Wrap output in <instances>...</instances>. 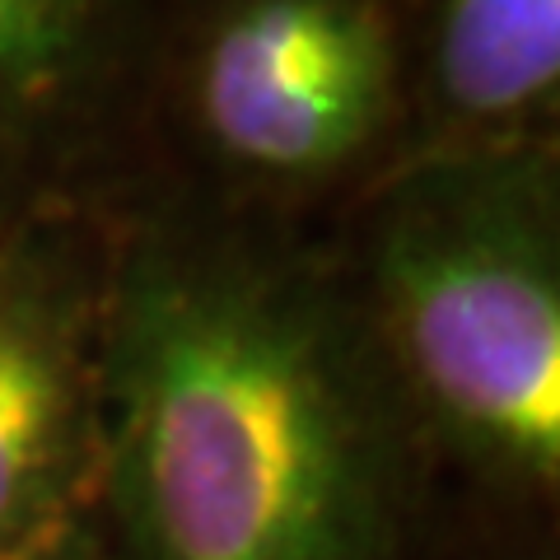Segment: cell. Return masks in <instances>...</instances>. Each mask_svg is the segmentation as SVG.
<instances>
[{"label":"cell","mask_w":560,"mask_h":560,"mask_svg":"<svg viewBox=\"0 0 560 560\" xmlns=\"http://www.w3.org/2000/svg\"><path fill=\"white\" fill-rule=\"evenodd\" d=\"M434 486L331 234L197 183L113 201V560H407Z\"/></svg>","instance_id":"obj_1"},{"label":"cell","mask_w":560,"mask_h":560,"mask_svg":"<svg viewBox=\"0 0 560 560\" xmlns=\"http://www.w3.org/2000/svg\"><path fill=\"white\" fill-rule=\"evenodd\" d=\"M331 243L434 500L541 533L560 495V150L383 164Z\"/></svg>","instance_id":"obj_2"},{"label":"cell","mask_w":560,"mask_h":560,"mask_svg":"<svg viewBox=\"0 0 560 560\" xmlns=\"http://www.w3.org/2000/svg\"><path fill=\"white\" fill-rule=\"evenodd\" d=\"M178 103L206 191L300 215L397 136L401 47L393 0H215L178 66Z\"/></svg>","instance_id":"obj_3"},{"label":"cell","mask_w":560,"mask_h":560,"mask_svg":"<svg viewBox=\"0 0 560 560\" xmlns=\"http://www.w3.org/2000/svg\"><path fill=\"white\" fill-rule=\"evenodd\" d=\"M108 271L113 201L0 230V560L94 510Z\"/></svg>","instance_id":"obj_4"},{"label":"cell","mask_w":560,"mask_h":560,"mask_svg":"<svg viewBox=\"0 0 560 560\" xmlns=\"http://www.w3.org/2000/svg\"><path fill=\"white\" fill-rule=\"evenodd\" d=\"M154 84V0H0V230L136 187Z\"/></svg>","instance_id":"obj_5"},{"label":"cell","mask_w":560,"mask_h":560,"mask_svg":"<svg viewBox=\"0 0 560 560\" xmlns=\"http://www.w3.org/2000/svg\"><path fill=\"white\" fill-rule=\"evenodd\" d=\"M397 47L401 103L383 164L556 145L560 0H416L397 14Z\"/></svg>","instance_id":"obj_6"},{"label":"cell","mask_w":560,"mask_h":560,"mask_svg":"<svg viewBox=\"0 0 560 560\" xmlns=\"http://www.w3.org/2000/svg\"><path fill=\"white\" fill-rule=\"evenodd\" d=\"M5 560H113V556H108V547H103V537H98L94 523L80 518V523H70V528L33 541V547L14 551Z\"/></svg>","instance_id":"obj_7"},{"label":"cell","mask_w":560,"mask_h":560,"mask_svg":"<svg viewBox=\"0 0 560 560\" xmlns=\"http://www.w3.org/2000/svg\"><path fill=\"white\" fill-rule=\"evenodd\" d=\"M528 560H541V556H528Z\"/></svg>","instance_id":"obj_8"}]
</instances>
